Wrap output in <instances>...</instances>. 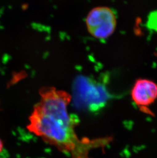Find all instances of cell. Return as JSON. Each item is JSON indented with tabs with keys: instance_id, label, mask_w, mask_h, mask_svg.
<instances>
[{
	"instance_id": "obj_3",
	"label": "cell",
	"mask_w": 157,
	"mask_h": 158,
	"mask_svg": "<svg viewBox=\"0 0 157 158\" xmlns=\"http://www.w3.org/2000/svg\"><path fill=\"white\" fill-rule=\"evenodd\" d=\"M110 96L104 85L91 84L78 87L76 102L78 106L91 111H98L107 105Z\"/></svg>"
},
{
	"instance_id": "obj_1",
	"label": "cell",
	"mask_w": 157,
	"mask_h": 158,
	"mask_svg": "<svg viewBox=\"0 0 157 158\" xmlns=\"http://www.w3.org/2000/svg\"><path fill=\"white\" fill-rule=\"evenodd\" d=\"M40 96L29 118V131L73 158H89V149L98 142L84 141L78 137L77 122L67 109L71 96L53 88L42 89Z\"/></svg>"
},
{
	"instance_id": "obj_4",
	"label": "cell",
	"mask_w": 157,
	"mask_h": 158,
	"mask_svg": "<svg viewBox=\"0 0 157 158\" xmlns=\"http://www.w3.org/2000/svg\"><path fill=\"white\" fill-rule=\"evenodd\" d=\"M131 96L137 106H150L157 99V84L149 79H138L132 88Z\"/></svg>"
},
{
	"instance_id": "obj_5",
	"label": "cell",
	"mask_w": 157,
	"mask_h": 158,
	"mask_svg": "<svg viewBox=\"0 0 157 158\" xmlns=\"http://www.w3.org/2000/svg\"><path fill=\"white\" fill-rule=\"evenodd\" d=\"M3 148V143L1 139H0V153L1 152Z\"/></svg>"
},
{
	"instance_id": "obj_2",
	"label": "cell",
	"mask_w": 157,
	"mask_h": 158,
	"mask_svg": "<svg viewBox=\"0 0 157 158\" xmlns=\"http://www.w3.org/2000/svg\"><path fill=\"white\" fill-rule=\"evenodd\" d=\"M86 24L88 31L93 37L104 40L114 32L116 26V17L114 11L109 8H95L88 15Z\"/></svg>"
}]
</instances>
